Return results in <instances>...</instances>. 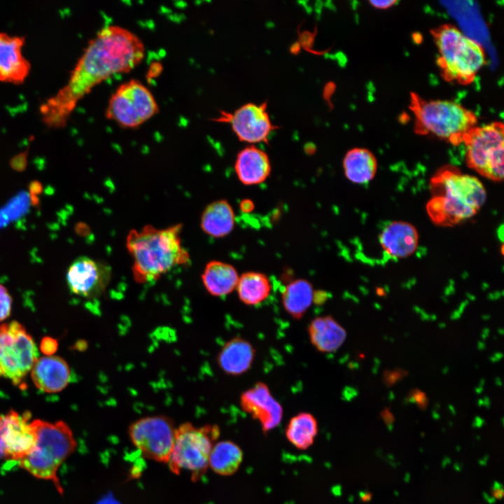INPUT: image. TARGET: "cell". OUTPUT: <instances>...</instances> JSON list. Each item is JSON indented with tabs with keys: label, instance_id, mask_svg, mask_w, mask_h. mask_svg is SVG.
<instances>
[{
	"label": "cell",
	"instance_id": "obj_1",
	"mask_svg": "<svg viewBox=\"0 0 504 504\" xmlns=\"http://www.w3.org/2000/svg\"><path fill=\"white\" fill-rule=\"evenodd\" d=\"M144 55L143 41L130 30L119 25L102 28L89 41L67 83L40 106L43 122L50 127H62L78 102L95 86L131 71Z\"/></svg>",
	"mask_w": 504,
	"mask_h": 504
},
{
	"label": "cell",
	"instance_id": "obj_2",
	"mask_svg": "<svg viewBox=\"0 0 504 504\" xmlns=\"http://www.w3.org/2000/svg\"><path fill=\"white\" fill-rule=\"evenodd\" d=\"M181 230V224L164 229L147 225L129 232L126 247L133 259L132 271L137 283L157 280L174 267L190 262V255L182 246Z\"/></svg>",
	"mask_w": 504,
	"mask_h": 504
},
{
	"label": "cell",
	"instance_id": "obj_3",
	"mask_svg": "<svg viewBox=\"0 0 504 504\" xmlns=\"http://www.w3.org/2000/svg\"><path fill=\"white\" fill-rule=\"evenodd\" d=\"M433 197L426 210L438 225H451L472 218L484 204L486 192L475 176L445 168L431 180Z\"/></svg>",
	"mask_w": 504,
	"mask_h": 504
},
{
	"label": "cell",
	"instance_id": "obj_4",
	"mask_svg": "<svg viewBox=\"0 0 504 504\" xmlns=\"http://www.w3.org/2000/svg\"><path fill=\"white\" fill-rule=\"evenodd\" d=\"M30 424L36 435V442L31 451L18 461V465L37 478L51 480L62 495L63 489L57 472L76 448L72 430L63 421L50 423L35 419Z\"/></svg>",
	"mask_w": 504,
	"mask_h": 504
},
{
	"label": "cell",
	"instance_id": "obj_5",
	"mask_svg": "<svg viewBox=\"0 0 504 504\" xmlns=\"http://www.w3.org/2000/svg\"><path fill=\"white\" fill-rule=\"evenodd\" d=\"M431 34L438 48L437 64L442 78L462 85L473 82L486 62L482 46L451 24L433 29Z\"/></svg>",
	"mask_w": 504,
	"mask_h": 504
},
{
	"label": "cell",
	"instance_id": "obj_6",
	"mask_svg": "<svg viewBox=\"0 0 504 504\" xmlns=\"http://www.w3.org/2000/svg\"><path fill=\"white\" fill-rule=\"evenodd\" d=\"M410 108L414 115V131L430 134L452 145L463 143L476 126L475 113L460 104L449 100H427L411 93Z\"/></svg>",
	"mask_w": 504,
	"mask_h": 504
},
{
	"label": "cell",
	"instance_id": "obj_7",
	"mask_svg": "<svg viewBox=\"0 0 504 504\" xmlns=\"http://www.w3.org/2000/svg\"><path fill=\"white\" fill-rule=\"evenodd\" d=\"M220 435L216 425L195 427L186 422L176 428L172 450L168 461L169 470L176 475L182 470L190 472L197 481L209 467V458Z\"/></svg>",
	"mask_w": 504,
	"mask_h": 504
},
{
	"label": "cell",
	"instance_id": "obj_8",
	"mask_svg": "<svg viewBox=\"0 0 504 504\" xmlns=\"http://www.w3.org/2000/svg\"><path fill=\"white\" fill-rule=\"evenodd\" d=\"M465 161L469 167L493 181L504 175V127L494 122L474 127L465 136Z\"/></svg>",
	"mask_w": 504,
	"mask_h": 504
},
{
	"label": "cell",
	"instance_id": "obj_9",
	"mask_svg": "<svg viewBox=\"0 0 504 504\" xmlns=\"http://www.w3.org/2000/svg\"><path fill=\"white\" fill-rule=\"evenodd\" d=\"M32 337L19 322L0 326V377L24 389V379L38 358Z\"/></svg>",
	"mask_w": 504,
	"mask_h": 504
},
{
	"label": "cell",
	"instance_id": "obj_10",
	"mask_svg": "<svg viewBox=\"0 0 504 504\" xmlns=\"http://www.w3.org/2000/svg\"><path fill=\"white\" fill-rule=\"evenodd\" d=\"M158 111V103L150 90L139 80L132 79L120 85L111 94L106 116L122 127L134 128Z\"/></svg>",
	"mask_w": 504,
	"mask_h": 504
},
{
	"label": "cell",
	"instance_id": "obj_11",
	"mask_svg": "<svg viewBox=\"0 0 504 504\" xmlns=\"http://www.w3.org/2000/svg\"><path fill=\"white\" fill-rule=\"evenodd\" d=\"M176 428L173 420L168 416H149L133 422L128 433L132 442L145 458L167 463Z\"/></svg>",
	"mask_w": 504,
	"mask_h": 504
},
{
	"label": "cell",
	"instance_id": "obj_12",
	"mask_svg": "<svg viewBox=\"0 0 504 504\" xmlns=\"http://www.w3.org/2000/svg\"><path fill=\"white\" fill-rule=\"evenodd\" d=\"M267 102L246 103L232 113H223V121L230 123L239 141L253 145L267 143L271 132L276 129L267 111Z\"/></svg>",
	"mask_w": 504,
	"mask_h": 504
},
{
	"label": "cell",
	"instance_id": "obj_13",
	"mask_svg": "<svg viewBox=\"0 0 504 504\" xmlns=\"http://www.w3.org/2000/svg\"><path fill=\"white\" fill-rule=\"evenodd\" d=\"M111 277L110 267L87 256L76 258L66 272L68 287L73 294L94 298L106 289Z\"/></svg>",
	"mask_w": 504,
	"mask_h": 504
},
{
	"label": "cell",
	"instance_id": "obj_14",
	"mask_svg": "<svg viewBox=\"0 0 504 504\" xmlns=\"http://www.w3.org/2000/svg\"><path fill=\"white\" fill-rule=\"evenodd\" d=\"M241 409L258 421L264 433L279 425L283 417V408L272 396L268 386L258 382L244 391L240 396Z\"/></svg>",
	"mask_w": 504,
	"mask_h": 504
},
{
	"label": "cell",
	"instance_id": "obj_15",
	"mask_svg": "<svg viewBox=\"0 0 504 504\" xmlns=\"http://www.w3.org/2000/svg\"><path fill=\"white\" fill-rule=\"evenodd\" d=\"M30 416L29 412L20 415L13 410L5 414L4 443L6 459L18 461L34 447L36 435L29 422Z\"/></svg>",
	"mask_w": 504,
	"mask_h": 504
},
{
	"label": "cell",
	"instance_id": "obj_16",
	"mask_svg": "<svg viewBox=\"0 0 504 504\" xmlns=\"http://www.w3.org/2000/svg\"><path fill=\"white\" fill-rule=\"evenodd\" d=\"M23 37L0 32V81L22 83L30 71V64L22 54Z\"/></svg>",
	"mask_w": 504,
	"mask_h": 504
},
{
	"label": "cell",
	"instance_id": "obj_17",
	"mask_svg": "<svg viewBox=\"0 0 504 504\" xmlns=\"http://www.w3.org/2000/svg\"><path fill=\"white\" fill-rule=\"evenodd\" d=\"M379 241L386 258L402 259L416 251L419 244V234L411 223L396 220L383 228Z\"/></svg>",
	"mask_w": 504,
	"mask_h": 504
},
{
	"label": "cell",
	"instance_id": "obj_18",
	"mask_svg": "<svg viewBox=\"0 0 504 504\" xmlns=\"http://www.w3.org/2000/svg\"><path fill=\"white\" fill-rule=\"evenodd\" d=\"M30 372L35 386L46 393L62 391L68 385L71 376L66 360L56 356L38 358Z\"/></svg>",
	"mask_w": 504,
	"mask_h": 504
},
{
	"label": "cell",
	"instance_id": "obj_19",
	"mask_svg": "<svg viewBox=\"0 0 504 504\" xmlns=\"http://www.w3.org/2000/svg\"><path fill=\"white\" fill-rule=\"evenodd\" d=\"M271 168L267 154L254 145L241 149L234 162L236 175L245 186L259 185L265 182L270 175Z\"/></svg>",
	"mask_w": 504,
	"mask_h": 504
},
{
	"label": "cell",
	"instance_id": "obj_20",
	"mask_svg": "<svg viewBox=\"0 0 504 504\" xmlns=\"http://www.w3.org/2000/svg\"><path fill=\"white\" fill-rule=\"evenodd\" d=\"M255 356L253 344L240 337L227 341L220 350L217 356L219 368L227 374L241 375L252 366Z\"/></svg>",
	"mask_w": 504,
	"mask_h": 504
},
{
	"label": "cell",
	"instance_id": "obj_21",
	"mask_svg": "<svg viewBox=\"0 0 504 504\" xmlns=\"http://www.w3.org/2000/svg\"><path fill=\"white\" fill-rule=\"evenodd\" d=\"M307 332L312 346L325 354L337 351L346 337L345 330L330 315L313 318L308 325Z\"/></svg>",
	"mask_w": 504,
	"mask_h": 504
},
{
	"label": "cell",
	"instance_id": "obj_22",
	"mask_svg": "<svg viewBox=\"0 0 504 504\" xmlns=\"http://www.w3.org/2000/svg\"><path fill=\"white\" fill-rule=\"evenodd\" d=\"M239 274L234 266L220 260L209 262L202 274V281L207 292L215 297H223L236 289Z\"/></svg>",
	"mask_w": 504,
	"mask_h": 504
},
{
	"label": "cell",
	"instance_id": "obj_23",
	"mask_svg": "<svg viewBox=\"0 0 504 504\" xmlns=\"http://www.w3.org/2000/svg\"><path fill=\"white\" fill-rule=\"evenodd\" d=\"M234 225V211L231 204L225 200L211 202L202 212L201 228L211 237H224L233 230Z\"/></svg>",
	"mask_w": 504,
	"mask_h": 504
},
{
	"label": "cell",
	"instance_id": "obj_24",
	"mask_svg": "<svg viewBox=\"0 0 504 504\" xmlns=\"http://www.w3.org/2000/svg\"><path fill=\"white\" fill-rule=\"evenodd\" d=\"M342 167L344 175L349 181L356 184H365L374 178L377 162L370 150L356 147L346 153Z\"/></svg>",
	"mask_w": 504,
	"mask_h": 504
},
{
	"label": "cell",
	"instance_id": "obj_25",
	"mask_svg": "<svg viewBox=\"0 0 504 504\" xmlns=\"http://www.w3.org/2000/svg\"><path fill=\"white\" fill-rule=\"evenodd\" d=\"M314 289L310 281L298 279L289 282L281 293V304L293 318H302L314 300Z\"/></svg>",
	"mask_w": 504,
	"mask_h": 504
},
{
	"label": "cell",
	"instance_id": "obj_26",
	"mask_svg": "<svg viewBox=\"0 0 504 504\" xmlns=\"http://www.w3.org/2000/svg\"><path fill=\"white\" fill-rule=\"evenodd\" d=\"M239 300L248 306H256L265 301L272 290L270 278L264 273L249 271L239 277L236 287Z\"/></svg>",
	"mask_w": 504,
	"mask_h": 504
},
{
	"label": "cell",
	"instance_id": "obj_27",
	"mask_svg": "<svg viewBox=\"0 0 504 504\" xmlns=\"http://www.w3.org/2000/svg\"><path fill=\"white\" fill-rule=\"evenodd\" d=\"M241 447L230 440L215 442L209 458V467L216 474L230 476L239 468L243 461Z\"/></svg>",
	"mask_w": 504,
	"mask_h": 504
},
{
	"label": "cell",
	"instance_id": "obj_28",
	"mask_svg": "<svg viewBox=\"0 0 504 504\" xmlns=\"http://www.w3.org/2000/svg\"><path fill=\"white\" fill-rule=\"evenodd\" d=\"M318 431L315 416L309 412H302L289 420L285 434L288 442L295 448L306 450L314 444Z\"/></svg>",
	"mask_w": 504,
	"mask_h": 504
},
{
	"label": "cell",
	"instance_id": "obj_29",
	"mask_svg": "<svg viewBox=\"0 0 504 504\" xmlns=\"http://www.w3.org/2000/svg\"><path fill=\"white\" fill-rule=\"evenodd\" d=\"M12 310V298L7 288L0 284V322L7 319Z\"/></svg>",
	"mask_w": 504,
	"mask_h": 504
},
{
	"label": "cell",
	"instance_id": "obj_30",
	"mask_svg": "<svg viewBox=\"0 0 504 504\" xmlns=\"http://www.w3.org/2000/svg\"><path fill=\"white\" fill-rule=\"evenodd\" d=\"M57 347V341L50 337H44L40 344L41 351L46 356H50L55 353Z\"/></svg>",
	"mask_w": 504,
	"mask_h": 504
},
{
	"label": "cell",
	"instance_id": "obj_31",
	"mask_svg": "<svg viewBox=\"0 0 504 504\" xmlns=\"http://www.w3.org/2000/svg\"><path fill=\"white\" fill-rule=\"evenodd\" d=\"M6 429L5 414H0V459L6 458V447L4 443V433Z\"/></svg>",
	"mask_w": 504,
	"mask_h": 504
},
{
	"label": "cell",
	"instance_id": "obj_32",
	"mask_svg": "<svg viewBox=\"0 0 504 504\" xmlns=\"http://www.w3.org/2000/svg\"><path fill=\"white\" fill-rule=\"evenodd\" d=\"M239 209L242 213H251L255 209L254 202L250 199H244L239 203Z\"/></svg>",
	"mask_w": 504,
	"mask_h": 504
},
{
	"label": "cell",
	"instance_id": "obj_33",
	"mask_svg": "<svg viewBox=\"0 0 504 504\" xmlns=\"http://www.w3.org/2000/svg\"><path fill=\"white\" fill-rule=\"evenodd\" d=\"M372 6L379 8L386 9L393 6L397 3L395 0H382V1H370L369 2Z\"/></svg>",
	"mask_w": 504,
	"mask_h": 504
},
{
	"label": "cell",
	"instance_id": "obj_34",
	"mask_svg": "<svg viewBox=\"0 0 504 504\" xmlns=\"http://www.w3.org/2000/svg\"><path fill=\"white\" fill-rule=\"evenodd\" d=\"M328 295L325 291L314 290L313 303L321 304L327 300Z\"/></svg>",
	"mask_w": 504,
	"mask_h": 504
},
{
	"label": "cell",
	"instance_id": "obj_35",
	"mask_svg": "<svg viewBox=\"0 0 504 504\" xmlns=\"http://www.w3.org/2000/svg\"><path fill=\"white\" fill-rule=\"evenodd\" d=\"M503 353L496 352L495 354H493L492 356H491L489 357V360L492 363H496V362L499 361L503 358Z\"/></svg>",
	"mask_w": 504,
	"mask_h": 504
},
{
	"label": "cell",
	"instance_id": "obj_36",
	"mask_svg": "<svg viewBox=\"0 0 504 504\" xmlns=\"http://www.w3.org/2000/svg\"><path fill=\"white\" fill-rule=\"evenodd\" d=\"M490 330L489 328H484L482 331L481 338L485 340L489 335Z\"/></svg>",
	"mask_w": 504,
	"mask_h": 504
},
{
	"label": "cell",
	"instance_id": "obj_37",
	"mask_svg": "<svg viewBox=\"0 0 504 504\" xmlns=\"http://www.w3.org/2000/svg\"><path fill=\"white\" fill-rule=\"evenodd\" d=\"M461 314H461V313L456 309V310L454 311V312L451 313V316H450V318H451V320H457V319L460 318Z\"/></svg>",
	"mask_w": 504,
	"mask_h": 504
},
{
	"label": "cell",
	"instance_id": "obj_38",
	"mask_svg": "<svg viewBox=\"0 0 504 504\" xmlns=\"http://www.w3.org/2000/svg\"><path fill=\"white\" fill-rule=\"evenodd\" d=\"M468 304V301L465 300L461 303L457 310L461 313L463 314V311L465 308V307Z\"/></svg>",
	"mask_w": 504,
	"mask_h": 504
},
{
	"label": "cell",
	"instance_id": "obj_39",
	"mask_svg": "<svg viewBox=\"0 0 504 504\" xmlns=\"http://www.w3.org/2000/svg\"><path fill=\"white\" fill-rule=\"evenodd\" d=\"M477 348L478 350L482 351L486 349V344L483 341H479L477 344Z\"/></svg>",
	"mask_w": 504,
	"mask_h": 504
},
{
	"label": "cell",
	"instance_id": "obj_40",
	"mask_svg": "<svg viewBox=\"0 0 504 504\" xmlns=\"http://www.w3.org/2000/svg\"><path fill=\"white\" fill-rule=\"evenodd\" d=\"M420 318L422 321H429V314H427L425 311H424L420 314Z\"/></svg>",
	"mask_w": 504,
	"mask_h": 504
},
{
	"label": "cell",
	"instance_id": "obj_41",
	"mask_svg": "<svg viewBox=\"0 0 504 504\" xmlns=\"http://www.w3.org/2000/svg\"><path fill=\"white\" fill-rule=\"evenodd\" d=\"M482 400H483V405H485L487 407H489L491 402H490L489 397L484 396V398L482 399Z\"/></svg>",
	"mask_w": 504,
	"mask_h": 504
},
{
	"label": "cell",
	"instance_id": "obj_42",
	"mask_svg": "<svg viewBox=\"0 0 504 504\" xmlns=\"http://www.w3.org/2000/svg\"><path fill=\"white\" fill-rule=\"evenodd\" d=\"M413 310H414L416 314H421L424 311L423 309H421V308H420V307H417V306H414V307H413Z\"/></svg>",
	"mask_w": 504,
	"mask_h": 504
},
{
	"label": "cell",
	"instance_id": "obj_43",
	"mask_svg": "<svg viewBox=\"0 0 504 504\" xmlns=\"http://www.w3.org/2000/svg\"><path fill=\"white\" fill-rule=\"evenodd\" d=\"M495 384L498 387L502 386V382L499 377L495 378Z\"/></svg>",
	"mask_w": 504,
	"mask_h": 504
},
{
	"label": "cell",
	"instance_id": "obj_44",
	"mask_svg": "<svg viewBox=\"0 0 504 504\" xmlns=\"http://www.w3.org/2000/svg\"><path fill=\"white\" fill-rule=\"evenodd\" d=\"M483 388H484V387L477 386L475 388V392L477 394H480V393H482Z\"/></svg>",
	"mask_w": 504,
	"mask_h": 504
},
{
	"label": "cell",
	"instance_id": "obj_45",
	"mask_svg": "<svg viewBox=\"0 0 504 504\" xmlns=\"http://www.w3.org/2000/svg\"><path fill=\"white\" fill-rule=\"evenodd\" d=\"M374 367L379 368L381 364V360L378 358H374Z\"/></svg>",
	"mask_w": 504,
	"mask_h": 504
},
{
	"label": "cell",
	"instance_id": "obj_46",
	"mask_svg": "<svg viewBox=\"0 0 504 504\" xmlns=\"http://www.w3.org/2000/svg\"><path fill=\"white\" fill-rule=\"evenodd\" d=\"M490 318H491V315L489 314H485L482 315V318L484 321H488L490 319Z\"/></svg>",
	"mask_w": 504,
	"mask_h": 504
},
{
	"label": "cell",
	"instance_id": "obj_47",
	"mask_svg": "<svg viewBox=\"0 0 504 504\" xmlns=\"http://www.w3.org/2000/svg\"><path fill=\"white\" fill-rule=\"evenodd\" d=\"M388 398L389 400H393L395 398V394L393 391L388 393Z\"/></svg>",
	"mask_w": 504,
	"mask_h": 504
},
{
	"label": "cell",
	"instance_id": "obj_48",
	"mask_svg": "<svg viewBox=\"0 0 504 504\" xmlns=\"http://www.w3.org/2000/svg\"><path fill=\"white\" fill-rule=\"evenodd\" d=\"M437 319V316L435 314H432L431 315H429V321H435Z\"/></svg>",
	"mask_w": 504,
	"mask_h": 504
},
{
	"label": "cell",
	"instance_id": "obj_49",
	"mask_svg": "<svg viewBox=\"0 0 504 504\" xmlns=\"http://www.w3.org/2000/svg\"><path fill=\"white\" fill-rule=\"evenodd\" d=\"M448 372H449V367H448V366H444V367L442 368V372L444 374H447L448 373Z\"/></svg>",
	"mask_w": 504,
	"mask_h": 504
},
{
	"label": "cell",
	"instance_id": "obj_50",
	"mask_svg": "<svg viewBox=\"0 0 504 504\" xmlns=\"http://www.w3.org/2000/svg\"><path fill=\"white\" fill-rule=\"evenodd\" d=\"M374 307H375L376 309L381 310V309H382V305L379 304L377 303V302H375V303L374 304Z\"/></svg>",
	"mask_w": 504,
	"mask_h": 504
},
{
	"label": "cell",
	"instance_id": "obj_51",
	"mask_svg": "<svg viewBox=\"0 0 504 504\" xmlns=\"http://www.w3.org/2000/svg\"><path fill=\"white\" fill-rule=\"evenodd\" d=\"M446 326H447V325L444 322H440L438 323V327L441 329L444 328Z\"/></svg>",
	"mask_w": 504,
	"mask_h": 504
},
{
	"label": "cell",
	"instance_id": "obj_52",
	"mask_svg": "<svg viewBox=\"0 0 504 504\" xmlns=\"http://www.w3.org/2000/svg\"><path fill=\"white\" fill-rule=\"evenodd\" d=\"M484 384H485V379H480L478 386L484 387Z\"/></svg>",
	"mask_w": 504,
	"mask_h": 504
},
{
	"label": "cell",
	"instance_id": "obj_53",
	"mask_svg": "<svg viewBox=\"0 0 504 504\" xmlns=\"http://www.w3.org/2000/svg\"><path fill=\"white\" fill-rule=\"evenodd\" d=\"M467 297L472 301H473L476 299V298L474 295H470L468 293H467Z\"/></svg>",
	"mask_w": 504,
	"mask_h": 504
},
{
	"label": "cell",
	"instance_id": "obj_54",
	"mask_svg": "<svg viewBox=\"0 0 504 504\" xmlns=\"http://www.w3.org/2000/svg\"><path fill=\"white\" fill-rule=\"evenodd\" d=\"M498 332L499 335H503L504 333V330L503 328H500L498 329Z\"/></svg>",
	"mask_w": 504,
	"mask_h": 504
},
{
	"label": "cell",
	"instance_id": "obj_55",
	"mask_svg": "<svg viewBox=\"0 0 504 504\" xmlns=\"http://www.w3.org/2000/svg\"><path fill=\"white\" fill-rule=\"evenodd\" d=\"M478 405H479V406L483 405V400H482V398H480V399L478 400Z\"/></svg>",
	"mask_w": 504,
	"mask_h": 504
}]
</instances>
